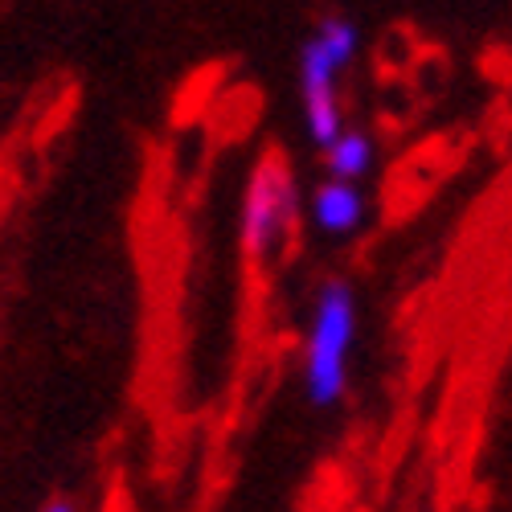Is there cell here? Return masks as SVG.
<instances>
[{
    "instance_id": "cell-1",
    "label": "cell",
    "mask_w": 512,
    "mask_h": 512,
    "mask_svg": "<svg viewBox=\"0 0 512 512\" xmlns=\"http://www.w3.org/2000/svg\"><path fill=\"white\" fill-rule=\"evenodd\" d=\"M353 328H357V308H353V291L332 279L324 283L316 312H312V336H308V398L316 406H332L345 394V377H349V349H353Z\"/></svg>"
},
{
    "instance_id": "cell-2",
    "label": "cell",
    "mask_w": 512,
    "mask_h": 512,
    "mask_svg": "<svg viewBox=\"0 0 512 512\" xmlns=\"http://www.w3.org/2000/svg\"><path fill=\"white\" fill-rule=\"evenodd\" d=\"M295 205H300V189H295L291 164L279 148H267L259 164L250 168L242 201V250L254 263L271 259L279 250L287 226L295 222Z\"/></svg>"
},
{
    "instance_id": "cell-3",
    "label": "cell",
    "mask_w": 512,
    "mask_h": 512,
    "mask_svg": "<svg viewBox=\"0 0 512 512\" xmlns=\"http://www.w3.org/2000/svg\"><path fill=\"white\" fill-rule=\"evenodd\" d=\"M336 74L340 66L332 54L312 37L300 58V87H304V115H308V132L320 148H328L345 127H340V99H336Z\"/></svg>"
},
{
    "instance_id": "cell-4",
    "label": "cell",
    "mask_w": 512,
    "mask_h": 512,
    "mask_svg": "<svg viewBox=\"0 0 512 512\" xmlns=\"http://www.w3.org/2000/svg\"><path fill=\"white\" fill-rule=\"evenodd\" d=\"M312 218H316V226L320 230H328V234H349V230H357V222L365 218V197H361V189L353 185V181H328V185H320L316 189V197H312Z\"/></svg>"
},
{
    "instance_id": "cell-5",
    "label": "cell",
    "mask_w": 512,
    "mask_h": 512,
    "mask_svg": "<svg viewBox=\"0 0 512 512\" xmlns=\"http://www.w3.org/2000/svg\"><path fill=\"white\" fill-rule=\"evenodd\" d=\"M324 156H328V173L336 181H357L365 168L373 164V140L365 132H340L324 148Z\"/></svg>"
},
{
    "instance_id": "cell-6",
    "label": "cell",
    "mask_w": 512,
    "mask_h": 512,
    "mask_svg": "<svg viewBox=\"0 0 512 512\" xmlns=\"http://www.w3.org/2000/svg\"><path fill=\"white\" fill-rule=\"evenodd\" d=\"M316 41L332 54V62L345 70V66L353 62V54H357V25L345 21V17H328V21H320Z\"/></svg>"
},
{
    "instance_id": "cell-7",
    "label": "cell",
    "mask_w": 512,
    "mask_h": 512,
    "mask_svg": "<svg viewBox=\"0 0 512 512\" xmlns=\"http://www.w3.org/2000/svg\"><path fill=\"white\" fill-rule=\"evenodd\" d=\"M41 512H74V504H70V500H54V504H46Z\"/></svg>"
}]
</instances>
